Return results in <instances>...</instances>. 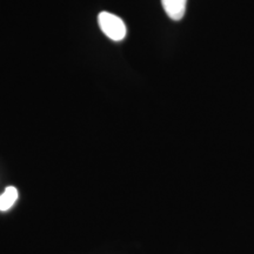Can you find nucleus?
<instances>
[{"instance_id": "f257e3e1", "label": "nucleus", "mask_w": 254, "mask_h": 254, "mask_svg": "<svg viewBox=\"0 0 254 254\" xmlns=\"http://www.w3.org/2000/svg\"><path fill=\"white\" fill-rule=\"evenodd\" d=\"M98 24L107 38L113 41H122L125 39L127 28L123 19L110 12H101L98 15Z\"/></svg>"}, {"instance_id": "f03ea898", "label": "nucleus", "mask_w": 254, "mask_h": 254, "mask_svg": "<svg viewBox=\"0 0 254 254\" xmlns=\"http://www.w3.org/2000/svg\"><path fill=\"white\" fill-rule=\"evenodd\" d=\"M161 5L172 20H182L186 12L187 0H161Z\"/></svg>"}, {"instance_id": "7ed1b4c3", "label": "nucleus", "mask_w": 254, "mask_h": 254, "mask_svg": "<svg viewBox=\"0 0 254 254\" xmlns=\"http://www.w3.org/2000/svg\"><path fill=\"white\" fill-rule=\"evenodd\" d=\"M18 199V190L15 187L9 186L5 192L0 195V211H7L14 205Z\"/></svg>"}]
</instances>
